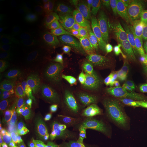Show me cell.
<instances>
[{"instance_id": "cell-8", "label": "cell", "mask_w": 147, "mask_h": 147, "mask_svg": "<svg viewBox=\"0 0 147 147\" xmlns=\"http://www.w3.org/2000/svg\"><path fill=\"white\" fill-rule=\"evenodd\" d=\"M19 62L16 58L10 56H2L0 58V88L7 87L18 74L19 71Z\"/></svg>"}, {"instance_id": "cell-3", "label": "cell", "mask_w": 147, "mask_h": 147, "mask_svg": "<svg viewBox=\"0 0 147 147\" xmlns=\"http://www.w3.org/2000/svg\"><path fill=\"white\" fill-rule=\"evenodd\" d=\"M86 19L102 44L106 53L123 49L126 39V27L118 13L111 10L98 11Z\"/></svg>"}, {"instance_id": "cell-10", "label": "cell", "mask_w": 147, "mask_h": 147, "mask_svg": "<svg viewBox=\"0 0 147 147\" xmlns=\"http://www.w3.org/2000/svg\"><path fill=\"white\" fill-rule=\"evenodd\" d=\"M136 40L137 45L141 49V53H143L147 58V22L137 25Z\"/></svg>"}, {"instance_id": "cell-1", "label": "cell", "mask_w": 147, "mask_h": 147, "mask_svg": "<svg viewBox=\"0 0 147 147\" xmlns=\"http://www.w3.org/2000/svg\"><path fill=\"white\" fill-rule=\"evenodd\" d=\"M97 74L111 88H136L147 82V58L143 53L126 49L110 51L101 58Z\"/></svg>"}, {"instance_id": "cell-4", "label": "cell", "mask_w": 147, "mask_h": 147, "mask_svg": "<svg viewBox=\"0 0 147 147\" xmlns=\"http://www.w3.org/2000/svg\"><path fill=\"white\" fill-rule=\"evenodd\" d=\"M72 45L74 50L81 57L88 60L102 58L107 53L87 19H85L78 27L72 39Z\"/></svg>"}, {"instance_id": "cell-6", "label": "cell", "mask_w": 147, "mask_h": 147, "mask_svg": "<svg viewBox=\"0 0 147 147\" xmlns=\"http://www.w3.org/2000/svg\"><path fill=\"white\" fill-rule=\"evenodd\" d=\"M30 106L24 104H13L9 100L1 98L0 106V131L8 129L16 121L28 113Z\"/></svg>"}, {"instance_id": "cell-5", "label": "cell", "mask_w": 147, "mask_h": 147, "mask_svg": "<svg viewBox=\"0 0 147 147\" xmlns=\"http://www.w3.org/2000/svg\"><path fill=\"white\" fill-rule=\"evenodd\" d=\"M79 147H135L129 137L112 129H96L80 138Z\"/></svg>"}, {"instance_id": "cell-7", "label": "cell", "mask_w": 147, "mask_h": 147, "mask_svg": "<svg viewBox=\"0 0 147 147\" xmlns=\"http://www.w3.org/2000/svg\"><path fill=\"white\" fill-rule=\"evenodd\" d=\"M44 18L48 26L53 30H61L67 23V13L62 5L56 1H49L44 9Z\"/></svg>"}, {"instance_id": "cell-9", "label": "cell", "mask_w": 147, "mask_h": 147, "mask_svg": "<svg viewBox=\"0 0 147 147\" xmlns=\"http://www.w3.org/2000/svg\"><path fill=\"white\" fill-rule=\"evenodd\" d=\"M0 147H55L48 141H42L26 136H9L2 135L0 138Z\"/></svg>"}, {"instance_id": "cell-11", "label": "cell", "mask_w": 147, "mask_h": 147, "mask_svg": "<svg viewBox=\"0 0 147 147\" xmlns=\"http://www.w3.org/2000/svg\"><path fill=\"white\" fill-rule=\"evenodd\" d=\"M142 5H143V7H144V8L147 10V0H144V1H142Z\"/></svg>"}, {"instance_id": "cell-2", "label": "cell", "mask_w": 147, "mask_h": 147, "mask_svg": "<svg viewBox=\"0 0 147 147\" xmlns=\"http://www.w3.org/2000/svg\"><path fill=\"white\" fill-rule=\"evenodd\" d=\"M84 129L83 110L76 102L60 100L49 113L46 141L56 145L78 137Z\"/></svg>"}]
</instances>
